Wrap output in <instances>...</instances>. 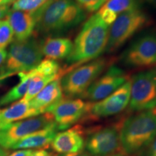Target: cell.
<instances>
[{
	"instance_id": "obj_9",
	"label": "cell",
	"mask_w": 156,
	"mask_h": 156,
	"mask_svg": "<svg viewBox=\"0 0 156 156\" xmlns=\"http://www.w3.org/2000/svg\"><path fill=\"white\" fill-rule=\"evenodd\" d=\"M124 65L130 68L150 67L156 64V31L142 35L132 43L121 56Z\"/></svg>"
},
{
	"instance_id": "obj_37",
	"label": "cell",
	"mask_w": 156,
	"mask_h": 156,
	"mask_svg": "<svg viewBox=\"0 0 156 156\" xmlns=\"http://www.w3.org/2000/svg\"><path fill=\"white\" fill-rule=\"evenodd\" d=\"M15 0H14V2H15Z\"/></svg>"
},
{
	"instance_id": "obj_13",
	"label": "cell",
	"mask_w": 156,
	"mask_h": 156,
	"mask_svg": "<svg viewBox=\"0 0 156 156\" xmlns=\"http://www.w3.org/2000/svg\"><path fill=\"white\" fill-rule=\"evenodd\" d=\"M129 80V75L124 70L112 65L87 88L82 98L88 100L89 102L100 101L119 88Z\"/></svg>"
},
{
	"instance_id": "obj_7",
	"label": "cell",
	"mask_w": 156,
	"mask_h": 156,
	"mask_svg": "<svg viewBox=\"0 0 156 156\" xmlns=\"http://www.w3.org/2000/svg\"><path fill=\"white\" fill-rule=\"evenodd\" d=\"M85 148L90 156H110L121 150L119 122L85 129Z\"/></svg>"
},
{
	"instance_id": "obj_34",
	"label": "cell",
	"mask_w": 156,
	"mask_h": 156,
	"mask_svg": "<svg viewBox=\"0 0 156 156\" xmlns=\"http://www.w3.org/2000/svg\"><path fill=\"white\" fill-rule=\"evenodd\" d=\"M13 2H14V0H0V5H10Z\"/></svg>"
},
{
	"instance_id": "obj_35",
	"label": "cell",
	"mask_w": 156,
	"mask_h": 156,
	"mask_svg": "<svg viewBox=\"0 0 156 156\" xmlns=\"http://www.w3.org/2000/svg\"><path fill=\"white\" fill-rule=\"evenodd\" d=\"M110 156H126V155H124V154L121 153H115V154H114V155H112Z\"/></svg>"
},
{
	"instance_id": "obj_30",
	"label": "cell",
	"mask_w": 156,
	"mask_h": 156,
	"mask_svg": "<svg viewBox=\"0 0 156 156\" xmlns=\"http://www.w3.org/2000/svg\"><path fill=\"white\" fill-rule=\"evenodd\" d=\"M7 52L5 49H1L0 48V67L4 64L6 58H7Z\"/></svg>"
},
{
	"instance_id": "obj_10",
	"label": "cell",
	"mask_w": 156,
	"mask_h": 156,
	"mask_svg": "<svg viewBox=\"0 0 156 156\" xmlns=\"http://www.w3.org/2000/svg\"><path fill=\"white\" fill-rule=\"evenodd\" d=\"M53 123L52 115L46 112L42 115L9 124L0 129V146L5 149H11L25 136L47 127Z\"/></svg>"
},
{
	"instance_id": "obj_8",
	"label": "cell",
	"mask_w": 156,
	"mask_h": 156,
	"mask_svg": "<svg viewBox=\"0 0 156 156\" xmlns=\"http://www.w3.org/2000/svg\"><path fill=\"white\" fill-rule=\"evenodd\" d=\"M131 80L129 108L144 112L156 106V69L141 72Z\"/></svg>"
},
{
	"instance_id": "obj_23",
	"label": "cell",
	"mask_w": 156,
	"mask_h": 156,
	"mask_svg": "<svg viewBox=\"0 0 156 156\" xmlns=\"http://www.w3.org/2000/svg\"><path fill=\"white\" fill-rule=\"evenodd\" d=\"M14 39L12 29L7 19L0 20V48L5 49Z\"/></svg>"
},
{
	"instance_id": "obj_17",
	"label": "cell",
	"mask_w": 156,
	"mask_h": 156,
	"mask_svg": "<svg viewBox=\"0 0 156 156\" xmlns=\"http://www.w3.org/2000/svg\"><path fill=\"white\" fill-rule=\"evenodd\" d=\"M58 129L55 123L38 132L29 134L15 143L11 149H46L49 147Z\"/></svg>"
},
{
	"instance_id": "obj_19",
	"label": "cell",
	"mask_w": 156,
	"mask_h": 156,
	"mask_svg": "<svg viewBox=\"0 0 156 156\" xmlns=\"http://www.w3.org/2000/svg\"><path fill=\"white\" fill-rule=\"evenodd\" d=\"M140 2L141 0H108L96 13L106 24L111 25L122 13L140 7Z\"/></svg>"
},
{
	"instance_id": "obj_2",
	"label": "cell",
	"mask_w": 156,
	"mask_h": 156,
	"mask_svg": "<svg viewBox=\"0 0 156 156\" xmlns=\"http://www.w3.org/2000/svg\"><path fill=\"white\" fill-rule=\"evenodd\" d=\"M109 25L97 13L84 23L73 44V48L67 58L71 69L98 58L106 51L108 43Z\"/></svg>"
},
{
	"instance_id": "obj_5",
	"label": "cell",
	"mask_w": 156,
	"mask_h": 156,
	"mask_svg": "<svg viewBox=\"0 0 156 156\" xmlns=\"http://www.w3.org/2000/svg\"><path fill=\"white\" fill-rule=\"evenodd\" d=\"M113 63L112 58H98L69 69L61 78L63 93L68 98H82L87 88Z\"/></svg>"
},
{
	"instance_id": "obj_36",
	"label": "cell",
	"mask_w": 156,
	"mask_h": 156,
	"mask_svg": "<svg viewBox=\"0 0 156 156\" xmlns=\"http://www.w3.org/2000/svg\"><path fill=\"white\" fill-rule=\"evenodd\" d=\"M151 111H152V112L153 113V114L155 115V116H156V106L153 109V110H151Z\"/></svg>"
},
{
	"instance_id": "obj_3",
	"label": "cell",
	"mask_w": 156,
	"mask_h": 156,
	"mask_svg": "<svg viewBox=\"0 0 156 156\" xmlns=\"http://www.w3.org/2000/svg\"><path fill=\"white\" fill-rule=\"evenodd\" d=\"M156 136V116L151 110L140 112L119 122L121 153L136 156L145 153Z\"/></svg>"
},
{
	"instance_id": "obj_26",
	"label": "cell",
	"mask_w": 156,
	"mask_h": 156,
	"mask_svg": "<svg viewBox=\"0 0 156 156\" xmlns=\"http://www.w3.org/2000/svg\"><path fill=\"white\" fill-rule=\"evenodd\" d=\"M28 156H57L55 153L48 151L45 149H39L35 151H31Z\"/></svg>"
},
{
	"instance_id": "obj_4",
	"label": "cell",
	"mask_w": 156,
	"mask_h": 156,
	"mask_svg": "<svg viewBox=\"0 0 156 156\" xmlns=\"http://www.w3.org/2000/svg\"><path fill=\"white\" fill-rule=\"evenodd\" d=\"M42 41L35 37L23 41H14L9 46L7 58L0 69V81L12 75L27 73L41 62Z\"/></svg>"
},
{
	"instance_id": "obj_28",
	"label": "cell",
	"mask_w": 156,
	"mask_h": 156,
	"mask_svg": "<svg viewBox=\"0 0 156 156\" xmlns=\"http://www.w3.org/2000/svg\"><path fill=\"white\" fill-rule=\"evenodd\" d=\"M10 10V5H0V20L5 19Z\"/></svg>"
},
{
	"instance_id": "obj_25",
	"label": "cell",
	"mask_w": 156,
	"mask_h": 156,
	"mask_svg": "<svg viewBox=\"0 0 156 156\" xmlns=\"http://www.w3.org/2000/svg\"><path fill=\"white\" fill-rule=\"evenodd\" d=\"M85 11L94 12L98 10L108 0H75Z\"/></svg>"
},
{
	"instance_id": "obj_33",
	"label": "cell",
	"mask_w": 156,
	"mask_h": 156,
	"mask_svg": "<svg viewBox=\"0 0 156 156\" xmlns=\"http://www.w3.org/2000/svg\"><path fill=\"white\" fill-rule=\"evenodd\" d=\"M141 2L147 3V5L156 7V0H141Z\"/></svg>"
},
{
	"instance_id": "obj_1",
	"label": "cell",
	"mask_w": 156,
	"mask_h": 156,
	"mask_svg": "<svg viewBox=\"0 0 156 156\" xmlns=\"http://www.w3.org/2000/svg\"><path fill=\"white\" fill-rule=\"evenodd\" d=\"M36 28L43 34L65 32L85 18V12L75 0H48L34 12Z\"/></svg>"
},
{
	"instance_id": "obj_31",
	"label": "cell",
	"mask_w": 156,
	"mask_h": 156,
	"mask_svg": "<svg viewBox=\"0 0 156 156\" xmlns=\"http://www.w3.org/2000/svg\"><path fill=\"white\" fill-rule=\"evenodd\" d=\"M57 156H90L87 153H68V154H60Z\"/></svg>"
},
{
	"instance_id": "obj_29",
	"label": "cell",
	"mask_w": 156,
	"mask_h": 156,
	"mask_svg": "<svg viewBox=\"0 0 156 156\" xmlns=\"http://www.w3.org/2000/svg\"><path fill=\"white\" fill-rule=\"evenodd\" d=\"M31 151H32L31 150H20V151L13 152L12 153L7 156H28Z\"/></svg>"
},
{
	"instance_id": "obj_6",
	"label": "cell",
	"mask_w": 156,
	"mask_h": 156,
	"mask_svg": "<svg viewBox=\"0 0 156 156\" xmlns=\"http://www.w3.org/2000/svg\"><path fill=\"white\" fill-rule=\"evenodd\" d=\"M152 20L140 7L119 15L109 28L107 53H114L124 45L136 33L151 25Z\"/></svg>"
},
{
	"instance_id": "obj_15",
	"label": "cell",
	"mask_w": 156,
	"mask_h": 156,
	"mask_svg": "<svg viewBox=\"0 0 156 156\" xmlns=\"http://www.w3.org/2000/svg\"><path fill=\"white\" fill-rule=\"evenodd\" d=\"M5 18L12 29L14 41H23L34 35L36 25L34 12L10 9Z\"/></svg>"
},
{
	"instance_id": "obj_32",
	"label": "cell",
	"mask_w": 156,
	"mask_h": 156,
	"mask_svg": "<svg viewBox=\"0 0 156 156\" xmlns=\"http://www.w3.org/2000/svg\"><path fill=\"white\" fill-rule=\"evenodd\" d=\"M9 151L0 146V156H7L9 155Z\"/></svg>"
},
{
	"instance_id": "obj_11",
	"label": "cell",
	"mask_w": 156,
	"mask_h": 156,
	"mask_svg": "<svg viewBox=\"0 0 156 156\" xmlns=\"http://www.w3.org/2000/svg\"><path fill=\"white\" fill-rule=\"evenodd\" d=\"M91 102L80 98H62L51 106L46 112L50 113L58 130H64L85 120L88 114Z\"/></svg>"
},
{
	"instance_id": "obj_20",
	"label": "cell",
	"mask_w": 156,
	"mask_h": 156,
	"mask_svg": "<svg viewBox=\"0 0 156 156\" xmlns=\"http://www.w3.org/2000/svg\"><path fill=\"white\" fill-rule=\"evenodd\" d=\"M73 48V43L67 38H47L41 44L43 55L48 59L67 58Z\"/></svg>"
},
{
	"instance_id": "obj_22",
	"label": "cell",
	"mask_w": 156,
	"mask_h": 156,
	"mask_svg": "<svg viewBox=\"0 0 156 156\" xmlns=\"http://www.w3.org/2000/svg\"><path fill=\"white\" fill-rule=\"evenodd\" d=\"M32 77L30 82L28 89L26 94L23 97V99L26 101L32 100L41 90L51 82L54 81L57 78H62V76L58 75H46L37 72L36 69L30 70Z\"/></svg>"
},
{
	"instance_id": "obj_18",
	"label": "cell",
	"mask_w": 156,
	"mask_h": 156,
	"mask_svg": "<svg viewBox=\"0 0 156 156\" xmlns=\"http://www.w3.org/2000/svg\"><path fill=\"white\" fill-rule=\"evenodd\" d=\"M41 114L30 106L29 101L21 99L8 108L0 111V129L17 121L39 116Z\"/></svg>"
},
{
	"instance_id": "obj_21",
	"label": "cell",
	"mask_w": 156,
	"mask_h": 156,
	"mask_svg": "<svg viewBox=\"0 0 156 156\" xmlns=\"http://www.w3.org/2000/svg\"><path fill=\"white\" fill-rule=\"evenodd\" d=\"M20 77V83L14 87L9 90L6 94L0 98V106H6L9 103L15 102L22 97H24L28 90L30 82L31 80V72L21 73L17 74Z\"/></svg>"
},
{
	"instance_id": "obj_16",
	"label": "cell",
	"mask_w": 156,
	"mask_h": 156,
	"mask_svg": "<svg viewBox=\"0 0 156 156\" xmlns=\"http://www.w3.org/2000/svg\"><path fill=\"white\" fill-rule=\"evenodd\" d=\"M63 98V90L61 78H57L48 83L46 87L29 101L30 106L41 114H44L51 106Z\"/></svg>"
},
{
	"instance_id": "obj_12",
	"label": "cell",
	"mask_w": 156,
	"mask_h": 156,
	"mask_svg": "<svg viewBox=\"0 0 156 156\" xmlns=\"http://www.w3.org/2000/svg\"><path fill=\"white\" fill-rule=\"evenodd\" d=\"M130 88L131 80L129 79L108 97L98 102H91L85 120L99 119L120 114L129 103Z\"/></svg>"
},
{
	"instance_id": "obj_24",
	"label": "cell",
	"mask_w": 156,
	"mask_h": 156,
	"mask_svg": "<svg viewBox=\"0 0 156 156\" xmlns=\"http://www.w3.org/2000/svg\"><path fill=\"white\" fill-rule=\"evenodd\" d=\"M48 0H15L12 4L15 10L35 12L38 10Z\"/></svg>"
},
{
	"instance_id": "obj_27",
	"label": "cell",
	"mask_w": 156,
	"mask_h": 156,
	"mask_svg": "<svg viewBox=\"0 0 156 156\" xmlns=\"http://www.w3.org/2000/svg\"><path fill=\"white\" fill-rule=\"evenodd\" d=\"M145 156H156V136L145 151Z\"/></svg>"
},
{
	"instance_id": "obj_14",
	"label": "cell",
	"mask_w": 156,
	"mask_h": 156,
	"mask_svg": "<svg viewBox=\"0 0 156 156\" xmlns=\"http://www.w3.org/2000/svg\"><path fill=\"white\" fill-rule=\"evenodd\" d=\"M85 129L81 124H75L54 136L51 146L58 154L80 153L85 148Z\"/></svg>"
}]
</instances>
